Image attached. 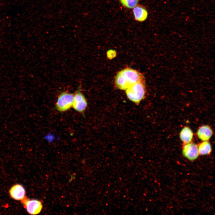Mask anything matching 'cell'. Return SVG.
<instances>
[{"instance_id":"obj_1","label":"cell","mask_w":215,"mask_h":215,"mask_svg":"<svg viewBox=\"0 0 215 215\" xmlns=\"http://www.w3.org/2000/svg\"><path fill=\"white\" fill-rule=\"evenodd\" d=\"M143 77L136 70L126 68L117 74L115 79V84L119 89L126 90L133 85L144 80Z\"/></svg>"},{"instance_id":"obj_2","label":"cell","mask_w":215,"mask_h":215,"mask_svg":"<svg viewBox=\"0 0 215 215\" xmlns=\"http://www.w3.org/2000/svg\"><path fill=\"white\" fill-rule=\"evenodd\" d=\"M125 90L129 99L135 103L139 104L145 96L146 90L144 80L133 85Z\"/></svg>"},{"instance_id":"obj_3","label":"cell","mask_w":215,"mask_h":215,"mask_svg":"<svg viewBox=\"0 0 215 215\" xmlns=\"http://www.w3.org/2000/svg\"><path fill=\"white\" fill-rule=\"evenodd\" d=\"M74 94L67 92L61 93L58 97L56 104L57 110L60 112L65 111L73 105Z\"/></svg>"},{"instance_id":"obj_4","label":"cell","mask_w":215,"mask_h":215,"mask_svg":"<svg viewBox=\"0 0 215 215\" xmlns=\"http://www.w3.org/2000/svg\"><path fill=\"white\" fill-rule=\"evenodd\" d=\"M79 88L74 94L72 107L76 111L83 113L87 108V103L84 96Z\"/></svg>"},{"instance_id":"obj_5","label":"cell","mask_w":215,"mask_h":215,"mask_svg":"<svg viewBox=\"0 0 215 215\" xmlns=\"http://www.w3.org/2000/svg\"><path fill=\"white\" fill-rule=\"evenodd\" d=\"M22 200L27 211L30 214L36 215L41 212L43 207L42 203L41 201L25 198Z\"/></svg>"},{"instance_id":"obj_6","label":"cell","mask_w":215,"mask_h":215,"mask_svg":"<svg viewBox=\"0 0 215 215\" xmlns=\"http://www.w3.org/2000/svg\"><path fill=\"white\" fill-rule=\"evenodd\" d=\"M182 153L185 157L190 161H193L196 159L199 155L198 145L191 142L185 144Z\"/></svg>"},{"instance_id":"obj_7","label":"cell","mask_w":215,"mask_h":215,"mask_svg":"<svg viewBox=\"0 0 215 215\" xmlns=\"http://www.w3.org/2000/svg\"><path fill=\"white\" fill-rule=\"evenodd\" d=\"M11 197L17 200H22L25 197V191L24 187L19 184L13 185L9 191Z\"/></svg>"},{"instance_id":"obj_8","label":"cell","mask_w":215,"mask_h":215,"mask_svg":"<svg viewBox=\"0 0 215 215\" xmlns=\"http://www.w3.org/2000/svg\"><path fill=\"white\" fill-rule=\"evenodd\" d=\"M213 131L208 125H203L198 129L197 135L199 138L202 141H208L212 136Z\"/></svg>"},{"instance_id":"obj_9","label":"cell","mask_w":215,"mask_h":215,"mask_svg":"<svg viewBox=\"0 0 215 215\" xmlns=\"http://www.w3.org/2000/svg\"><path fill=\"white\" fill-rule=\"evenodd\" d=\"M133 8V13L136 21L143 22L147 19L148 13L145 8L141 5H137Z\"/></svg>"},{"instance_id":"obj_10","label":"cell","mask_w":215,"mask_h":215,"mask_svg":"<svg viewBox=\"0 0 215 215\" xmlns=\"http://www.w3.org/2000/svg\"><path fill=\"white\" fill-rule=\"evenodd\" d=\"M193 137L192 130L188 127H184L181 131L179 137L184 145L191 142Z\"/></svg>"},{"instance_id":"obj_11","label":"cell","mask_w":215,"mask_h":215,"mask_svg":"<svg viewBox=\"0 0 215 215\" xmlns=\"http://www.w3.org/2000/svg\"><path fill=\"white\" fill-rule=\"evenodd\" d=\"M199 154L205 155L210 154L212 151L211 144L208 141H203L198 146Z\"/></svg>"},{"instance_id":"obj_12","label":"cell","mask_w":215,"mask_h":215,"mask_svg":"<svg viewBox=\"0 0 215 215\" xmlns=\"http://www.w3.org/2000/svg\"><path fill=\"white\" fill-rule=\"evenodd\" d=\"M122 4L128 8H133L138 4L139 0H119Z\"/></svg>"}]
</instances>
